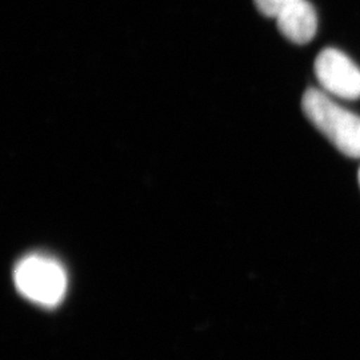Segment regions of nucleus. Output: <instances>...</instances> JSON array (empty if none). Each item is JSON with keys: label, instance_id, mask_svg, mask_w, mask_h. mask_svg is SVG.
Wrapping results in <instances>:
<instances>
[{"label": "nucleus", "instance_id": "7ed1b4c3", "mask_svg": "<svg viewBox=\"0 0 360 360\" xmlns=\"http://www.w3.org/2000/svg\"><path fill=\"white\" fill-rule=\"evenodd\" d=\"M315 75L327 95L355 101L360 98V68L345 52L324 49L315 59Z\"/></svg>", "mask_w": 360, "mask_h": 360}, {"label": "nucleus", "instance_id": "f03ea898", "mask_svg": "<svg viewBox=\"0 0 360 360\" xmlns=\"http://www.w3.org/2000/svg\"><path fill=\"white\" fill-rule=\"evenodd\" d=\"M13 282L27 300L49 309L58 306L67 291L65 267L55 257L43 254L20 259L13 270Z\"/></svg>", "mask_w": 360, "mask_h": 360}, {"label": "nucleus", "instance_id": "39448f33", "mask_svg": "<svg viewBox=\"0 0 360 360\" xmlns=\"http://www.w3.org/2000/svg\"><path fill=\"white\" fill-rule=\"evenodd\" d=\"M259 13L267 18L276 19L285 8L292 6L299 0H254Z\"/></svg>", "mask_w": 360, "mask_h": 360}, {"label": "nucleus", "instance_id": "f257e3e1", "mask_svg": "<svg viewBox=\"0 0 360 360\" xmlns=\"http://www.w3.org/2000/svg\"><path fill=\"white\" fill-rule=\"evenodd\" d=\"M302 110L309 123L348 158L360 159V116L336 103L324 91L309 89Z\"/></svg>", "mask_w": 360, "mask_h": 360}, {"label": "nucleus", "instance_id": "423d86ee", "mask_svg": "<svg viewBox=\"0 0 360 360\" xmlns=\"http://www.w3.org/2000/svg\"><path fill=\"white\" fill-rule=\"evenodd\" d=\"M358 179H359V184H360V169H359V175H358Z\"/></svg>", "mask_w": 360, "mask_h": 360}, {"label": "nucleus", "instance_id": "20e7f679", "mask_svg": "<svg viewBox=\"0 0 360 360\" xmlns=\"http://www.w3.org/2000/svg\"><path fill=\"white\" fill-rule=\"evenodd\" d=\"M276 26L290 41L307 44L316 35L318 15L309 0H299L276 18Z\"/></svg>", "mask_w": 360, "mask_h": 360}]
</instances>
